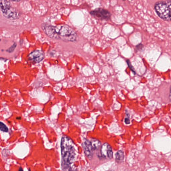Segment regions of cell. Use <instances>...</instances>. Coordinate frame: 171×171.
Returning a JSON list of instances; mask_svg holds the SVG:
<instances>
[{
    "mask_svg": "<svg viewBox=\"0 0 171 171\" xmlns=\"http://www.w3.org/2000/svg\"><path fill=\"white\" fill-rule=\"evenodd\" d=\"M41 28L45 33L51 38L66 42H75L77 40L76 32L67 25H53L44 23L42 25Z\"/></svg>",
    "mask_w": 171,
    "mask_h": 171,
    "instance_id": "cell-1",
    "label": "cell"
},
{
    "mask_svg": "<svg viewBox=\"0 0 171 171\" xmlns=\"http://www.w3.org/2000/svg\"><path fill=\"white\" fill-rule=\"evenodd\" d=\"M62 167L63 170H70L76 159L75 144L70 137L62 136L61 142Z\"/></svg>",
    "mask_w": 171,
    "mask_h": 171,
    "instance_id": "cell-2",
    "label": "cell"
},
{
    "mask_svg": "<svg viewBox=\"0 0 171 171\" xmlns=\"http://www.w3.org/2000/svg\"><path fill=\"white\" fill-rule=\"evenodd\" d=\"M154 9L160 18L171 22V0L157 1L154 5Z\"/></svg>",
    "mask_w": 171,
    "mask_h": 171,
    "instance_id": "cell-3",
    "label": "cell"
},
{
    "mask_svg": "<svg viewBox=\"0 0 171 171\" xmlns=\"http://www.w3.org/2000/svg\"><path fill=\"white\" fill-rule=\"evenodd\" d=\"M1 8L3 15L6 18L15 20L20 17V13L16 8L12 7L8 0H1Z\"/></svg>",
    "mask_w": 171,
    "mask_h": 171,
    "instance_id": "cell-4",
    "label": "cell"
},
{
    "mask_svg": "<svg viewBox=\"0 0 171 171\" xmlns=\"http://www.w3.org/2000/svg\"><path fill=\"white\" fill-rule=\"evenodd\" d=\"M82 146L85 154L90 159L92 158L94 151L98 149L96 143L93 139L85 140Z\"/></svg>",
    "mask_w": 171,
    "mask_h": 171,
    "instance_id": "cell-5",
    "label": "cell"
},
{
    "mask_svg": "<svg viewBox=\"0 0 171 171\" xmlns=\"http://www.w3.org/2000/svg\"><path fill=\"white\" fill-rule=\"evenodd\" d=\"M90 14L95 19L101 21L109 20L112 15L111 13L108 10L102 8H97L91 11Z\"/></svg>",
    "mask_w": 171,
    "mask_h": 171,
    "instance_id": "cell-6",
    "label": "cell"
},
{
    "mask_svg": "<svg viewBox=\"0 0 171 171\" xmlns=\"http://www.w3.org/2000/svg\"><path fill=\"white\" fill-rule=\"evenodd\" d=\"M100 153L102 156L106 159H111L112 158L113 152L112 149L109 144L104 143L100 149Z\"/></svg>",
    "mask_w": 171,
    "mask_h": 171,
    "instance_id": "cell-7",
    "label": "cell"
},
{
    "mask_svg": "<svg viewBox=\"0 0 171 171\" xmlns=\"http://www.w3.org/2000/svg\"><path fill=\"white\" fill-rule=\"evenodd\" d=\"M45 57L44 52L39 50L32 52L28 56L29 60L35 63H39L43 60Z\"/></svg>",
    "mask_w": 171,
    "mask_h": 171,
    "instance_id": "cell-8",
    "label": "cell"
},
{
    "mask_svg": "<svg viewBox=\"0 0 171 171\" xmlns=\"http://www.w3.org/2000/svg\"><path fill=\"white\" fill-rule=\"evenodd\" d=\"M115 157L117 163H120L122 162L124 159V153L123 151L120 150L115 154Z\"/></svg>",
    "mask_w": 171,
    "mask_h": 171,
    "instance_id": "cell-9",
    "label": "cell"
},
{
    "mask_svg": "<svg viewBox=\"0 0 171 171\" xmlns=\"http://www.w3.org/2000/svg\"><path fill=\"white\" fill-rule=\"evenodd\" d=\"M0 130L1 131L5 132H8V128L4 123L1 122L0 123Z\"/></svg>",
    "mask_w": 171,
    "mask_h": 171,
    "instance_id": "cell-10",
    "label": "cell"
},
{
    "mask_svg": "<svg viewBox=\"0 0 171 171\" xmlns=\"http://www.w3.org/2000/svg\"><path fill=\"white\" fill-rule=\"evenodd\" d=\"M16 46V44L15 43L14 45H12V46L9 48L8 50V51L9 52H12L14 51Z\"/></svg>",
    "mask_w": 171,
    "mask_h": 171,
    "instance_id": "cell-11",
    "label": "cell"
},
{
    "mask_svg": "<svg viewBox=\"0 0 171 171\" xmlns=\"http://www.w3.org/2000/svg\"><path fill=\"white\" fill-rule=\"evenodd\" d=\"M127 62L128 66H129L130 68L131 69V70H132L134 73H136V72L135 71L134 68L132 66V65H131L130 62L129 61H127Z\"/></svg>",
    "mask_w": 171,
    "mask_h": 171,
    "instance_id": "cell-12",
    "label": "cell"
},
{
    "mask_svg": "<svg viewBox=\"0 0 171 171\" xmlns=\"http://www.w3.org/2000/svg\"><path fill=\"white\" fill-rule=\"evenodd\" d=\"M125 122L127 124H129L130 123V120L129 118H126L125 119Z\"/></svg>",
    "mask_w": 171,
    "mask_h": 171,
    "instance_id": "cell-13",
    "label": "cell"
},
{
    "mask_svg": "<svg viewBox=\"0 0 171 171\" xmlns=\"http://www.w3.org/2000/svg\"><path fill=\"white\" fill-rule=\"evenodd\" d=\"M143 47V45L142 44H140L139 45L137 46L136 47L137 49H138V50H140V49H142V48Z\"/></svg>",
    "mask_w": 171,
    "mask_h": 171,
    "instance_id": "cell-14",
    "label": "cell"
},
{
    "mask_svg": "<svg viewBox=\"0 0 171 171\" xmlns=\"http://www.w3.org/2000/svg\"><path fill=\"white\" fill-rule=\"evenodd\" d=\"M9 1H11L13 2H18L21 1V0H8Z\"/></svg>",
    "mask_w": 171,
    "mask_h": 171,
    "instance_id": "cell-15",
    "label": "cell"
},
{
    "mask_svg": "<svg viewBox=\"0 0 171 171\" xmlns=\"http://www.w3.org/2000/svg\"><path fill=\"white\" fill-rule=\"evenodd\" d=\"M169 98L170 101H171V86L170 87Z\"/></svg>",
    "mask_w": 171,
    "mask_h": 171,
    "instance_id": "cell-16",
    "label": "cell"
},
{
    "mask_svg": "<svg viewBox=\"0 0 171 171\" xmlns=\"http://www.w3.org/2000/svg\"><path fill=\"white\" fill-rule=\"evenodd\" d=\"M23 170V169H22V168L21 167H20V168L19 169V170Z\"/></svg>",
    "mask_w": 171,
    "mask_h": 171,
    "instance_id": "cell-17",
    "label": "cell"
}]
</instances>
